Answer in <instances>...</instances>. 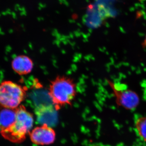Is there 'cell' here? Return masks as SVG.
<instances>
[{
  "label": "cell",
  "mask_w": 146,
  "mask_h": 146,
  "mask_svg": "<svg viewBox=\"0 0 146 146\" xmlns=\"http://www.w3.org/2000/svg\"><path fill=\"white\" fill-rule=\"evenodd\" d=\"M142 45H143V47L144 48H146V35L145 37V39H144V40L143 42V44H142Z\"/></svg>",
  "instance_id": "obj_9"
},
{
  "label": "cell",
  "mask_w": 146,
  "mask_h": 146,
  "mask_svg": "<svg viewBox=\"0 0 146 146\" xmlns=\"http://www.w3.org/2000/svg\"><path fill=\"white\" fill-rule=\"evenodd\" d=\"M33 65L32 60L24 55L18 56L11 62L13 70L20 75H25L31 72Z\"/></svg>",
  "instance_id": "obj_6"
},
{
  "label": "cell",
  "mask_w": 146,
  "mask_h": 146,
  "mask_svg": "<svg viewBox=\"0 0 146 146\" xmlns=\"http://www.w3.org/2000/svg\"><path fill=\"white\" fill-rule=\"evenodd\" d=\"M16 119L10 127L1 131L3 137L14 143H20L25 139L26 137L32 130L34 118L33 115L23 105H20L16 109Z\"/></svg>",
  "instance_id": "obj_1"
},
{
  "label": "cell",
  "mask_w": 146,
  "mask_h": 146,
  "mask_svg": "<svg viewBox=\"0 0 146 146\" xmlns=\"http://www.w3.org/2000/svg\"><path fill=\"white\" fill-rule=\"evenodd\" d=\"M139 1H145V0H139Z\"/></svg>",
  "instance_id": "obj_10"
},
{
  "label": "cell",
  "mask_w": 146,
  "mask_h": 146,
  "mask_svg": "<svg viewBox=\"0 0 146 146\" xmlns=\"http://www.w3.org/2000/svg\"><path fill=\"white\" fill-rule=\"evenodd\" d=\"M49 93L56 109L71 104L76 95L75 84L70 78L59 76L51 82Z\"/></svg>",
  "instance_id": "obj_2"
},
{
  "label": "cell",
  "mask_w": 146,
  "mask_h": 146,
  "mask_svg": "<svg viewBox=\"0 0 146 146\" xmlns=\"http://www.w3.org/2000/svg\"><path fill=\"white\" fill-rule=\"evenodd\" d=\"M100 146L95 145V146Z\"/></svg>",
  "instance_id": "obj_11"
},
{
  "label": "cell",
  "mask_w": 146,
  "mask_h": 146,
  "mask_svg": "<svg viewBox=\"0 0 146 146\" xmlns=\"http://www.w3.org/2000/svg\"><path fill=\"white\" fill-rule=\"evenodd\" d=\"M29 135L31 142L38 145H48L52 144L56 137L54 129L46 123L34 128Z\"/></svg>",
  "instance_id": "obj_5"
},
{
  "label": "cell",
  "mask_w": 146,
  "mask_h": 146,
  "mask_svg": "<svg viewBox=\"0 0 146 146\" xmlns=\"http://www.w3.org/2000/svg\"><path fill=\"white\" fill-rule=\"evenodd\" d=\"M16 119V109L3 108L0 111V129L4 130L10 127Z\"/></svg>",
  "instance_id": "obj_7"
},
{
  "label": "cell",
  "mask_w": 146,
  "mask_h": 146,
  "mask_svg": "<svg viewBox=\"0 0 146 146\" xmlns=\"http://www.w3.org/2000/svg\"><path fill=\"white\" fill-rule=\"evenodd\" d=\"M26 88L10 80L0 83V106L16 109L26 97Z\"/></svg>",
  "instance_id": "obj_3"
},
{
  "label": "cell",
  "mask_w": 146,
  "mask_h": 146,
  "mask_svg": "<svg viewBox=\"0 0 146 146\" xmlns=\"http://www.w3.org/2000/svg\"><path fill=\"white\" fill-rule=\"evenodd\" d=\"M135 129L140 138L146 142V117H140L135 121Z\"/></svg>",
  "instance_id": "obj_8"
},
{
  "label": "cell",
  "mask_w": 146,
  "mask_h": 146,
  "mask_svg": "<svg viewBox=\"0 0 146 146\" xmlns=\"http://www.w3.org/2000/svg\"><path fill=\"white\" fill-rule=\"evenodd\" d=\"M109 84L114 92L118 105L128 110H133L138 106L139 96L136 92L129 89L126 85L111 81L109 82Z\"/></svg>",
  "instance_id": "obj_4"
}]
</instances>
